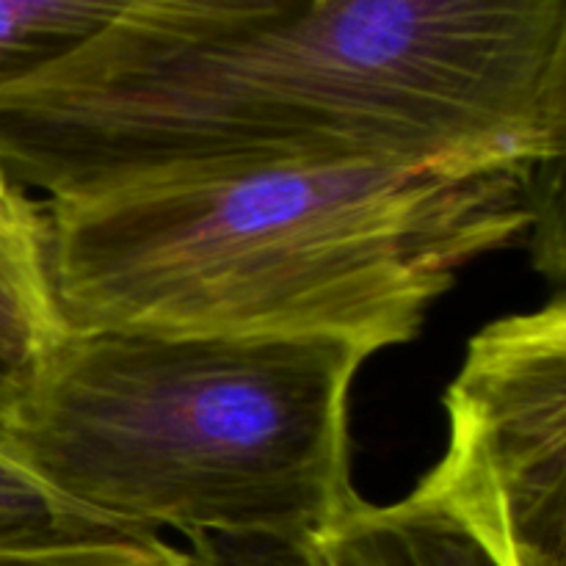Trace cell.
I'll list each match as a JSON object with an SVG mask.
<instances>
[{"mask_svg":"<svg viewBox=\"0 0 566 566\" xmlns=\"http://www.w3.org/2000/svg\"><path fill=\"white\" fill-rule=\"evenodd\" d=\"M566 0H293L122 22L0 88V169L72 199L282 160L564 164Z\"/></svg>","mask_w":566,"mask_h":566,"instance_id":"6da1fadb","label":"cell"},{"mask_svg":"<svg viewBox=\"0 0 566 566\" xmlns=\"http://www.w3.org/2000/svg\"><path fill=\"white\" fill-rule=\"evenodd\" d=\"M564 164L282 160L42 199L66 329L412 343L475 260L564 216Z\"/></svg>","mask_w":566,"mask_h":566,"instance_id":"7a4b0ae2","label":"cell"},{"mask_svg":"<svg viewBox=\"0 0 566 566\" xmlns=\"http://www.w3.org/2000/svg\"><path fill=\"white\" fill-rule=\"evenodd\" d=\"M365 359L340 340L64 329L11 370L6 440L122 528L307 542L359 497L348 403Z\"/></svg>","mask_w":566,"mask_h":566,"instance_id":"3957f363","label":"cell"},{"mask_svg":"<svg viewBox=\"0 0 566 566\" xmlns=\"http://www.w3.org/2000/svg\"><path fill=\"white\" fill-rule=\"evenodd\" d=\"M418 481L512 566H566V296L475 332Z\"/></svg>","mask_w":566,"mask_h":566,"instance_id":"277c9868","label":"cell"},{"mask_svg":"<svg viewBox=\"0 0 566 566\" xmlns=\"http://www.w3.org/2000/svg\"><path fill=\"white\" fill-rule=\"evenodd\" d=\"M307 545L318 566H512L420 484L387 506L357 497Z\"/></svg>","mask_w":566,"mask_h":566,"instance_id":"5b68a950","label":"cell"},{"mask_svg":"<svg viewBox=\"0 0 566 566\" xmlns=\"http://www.w3.org/2000/svg\"><path fill=\"white\" fill-rule=\"evenodd\" d=\"M64 329L44 269L42 205L0 169V359L22 368Z\"/></svg>","mask_w":566,"mask_h":566,"instance_id":"8992f818","label":"cell"},{"mask_svg":"<svg viewBox=\"0 0 566 566\" xmlns=\"http://www.w3.org/2000/svg\"><path fill=\"white\" fill-rule=\"evenodd\" d=\"M155 0H0V88L70 59Z\"/></svg>","mask_w":566,"mask_h":566,"instance_id":"52a82bcc","label":"cell"},{"mask_svg":"<svg viewBox=\"0 0 566 566\" xmlns=\"http://www.w3.org/2000/svg\"><path fill=\"white\" fill-rule=\"evenodd\" d=\"M11 370L14 368L0 359V542L59 539V536H83L97 534V531H130L64 501L17 462L3 429Z\"/></svg>","mask_w":566,"mask_h":566,"instance_id":"ba28073f","label":"cell"},{"mask_svg":"<svg viewBox=\"0 0 566 566\" xmlns=\"http://www.w3.org/2000/svg\"><path fill=\"white\" fill-rule=\"evenodd\" d=\"M0 566H202L191 551L142 531L0 542Z\"/></svg>","mask_w":566,"mask_h":566,"instance_id":"9c48e42d","label":"cell"},{"mask_svg":"<svg viewBox=\"0 0 566 566\" xmlns=\"http://www.w3.org/2000/svg\"><path fill=\"white\" fill-rule=\"evenodd\" d=\"M188 551L202 566H318L307 542L188 536Z\"/></svg>","mask_w":566,"mask_h":566,"instance_id":"30bf717a","label":"cell"}]
</instances>
